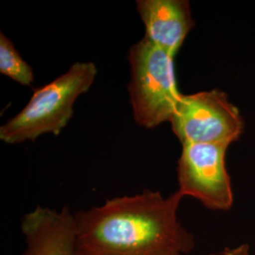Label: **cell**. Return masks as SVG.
<instances>
[{"instance_id": "cell-1", "label": "cell", "mask_w": 255, "mask_h": 255, "mask_svg": "<svg viewBox=\"0 0 255 255\" xmlns=\"http://www.w3.org/2000/svg\"><path fill=\"white\" fill-rule=\"evenodd\" d=\"M183 198L146 189L75 214L79 241L87 255H184L195 238L178 219Z\"/></svg>"}, {"instance_id": "cell-2", "label": "cell", "mask_w": 255, "mask_h": 255, "mask_svg": "<svg viewBox=\"0 0 255 255\" xmlns=\"http://www.w3.org/2000/svg\"><path fill=\"white\" fill-rule=\"evenodd\" d=\"M98 69L93 63H76L48 84L33 90L26 107L0 128V139L10 145L35 141L46 133L58 135L73 117L74 104L89 91Z\"/></svg>"}, {"instance_id": "cell-3", "label": "cell", "mask_w": 255, "mask_h": 255, "mask_svg": "<svg viewBox=\"0 0 255 255\" xmlns=\"http://www.w3.org/2000/svg\"><path fill=\"white\" fill-rule=\"evenodd\" d=\"M128 59V89L135 122L146 128L169 122L182 95L176 83L173 56L143 38L131 46Z\"/></svg>"}, {"instance_id": "cell-4", "label": "cell", "mask_w": 255, "mask_h": 255, "mask_svg": "<svg viewBox=\"0 0 255 255\" xmlns=\"http://www.w3.org/2000/svg\"><path fill=\"white\" fill-rule=\"evenodd\" d=\"M182 145L188 143L230 146L243 132L244 122L236 106L219 90L182 95L169 120Z\"/></svg>"}, {"instance_id": "cell-5", "label": "cell", "mask_w": 255, "mask_h": 255, "mask_svg": "<svg viewBox=\"0 0 255 255\" xmlns=\"http://www.w3.org/2000/svg\"><path fill=\"white\" fill-rule=\"evenodd\" d=\"M227 145H182L178 162V192L197 199L210 210L228 211L234 204L231 178L226 168Z\"/></svg>"}, {"instance_id": "cell-6", "label": "cell", "mask_w": 255, "mask_h": 255, "mask_svg": "<svg viewBox=\"0 0 255 255\" xmlns=\"http://www.w3.org/2000/svg\"><path fill=\"white\" fill-rule=\"evenodd\" d=\"M26 250L22 255H87L78 236L75 215L67 206L60 212L38 206L21 225Z\"/></svg>"}, {"instance_id": "cell-7", "label": "cell", "mask_w": 255, "mask_h": 255, "mask_svg": "<svg viewBox=\"0 0 255 255\" xmlns=\"http://www.w3.org/2000/svg\"><path fill=\"white\" fill-rule=\"evenodd\" d=\"M136 7L145 25L144 38L174 57L195 26L189 2L186 0H138Z\"/></svg>"}, {"instance_id": "cell-8", "label": "cell", "mask_w": 255, "mask_h": 255, "mask_svg": "<svg viewBox=\"0 0 255 255\" xmlns=\"http://www.w3.org/2000/svg\"><path fill=\"white\" fill-rule=\"evenodd\" d=\"M0 73L24 86H29L34 81L32 68L22 59L13 43L2 32L0 34Z\"/></svg>"}, {"instance_id": "cell-9", "label": "cell", "mask_w": 255, "mask_h": 255, "mask_svg": "<svg viewBox=\"0 0 255 255\" xmlns=\"http://www.w3.org/2000/svg\"><path fill=\"white\" fill-rule=\"evenodd\" d=\"M220 255H250L249 245H241L235 249L226 248Z\"/></svg>"}]
</instances>
